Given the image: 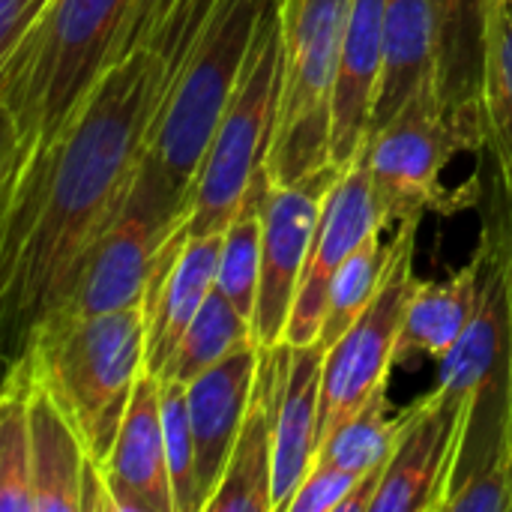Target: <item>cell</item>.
Listing matches in <instances>:
<instances>
[{"instance_id":"6da1fadb","label":"cell","mask_w":512,"mask_h":512,"mask_svg":"<svg viewBox=\"0 0 512 512\" xmlns=\"http://www.w3.org/2000/svg\"><path fill=\"white\" fill-rule=\"evenodd\" d=\"M216 0H144L135 45L105 72L33 183L0 207L6 360L66 297L93 243L120 219L168 84Z\"/></svg>"},{"instance_id":"7a4b0ae2","label":"cell","mask_w":512,"mask_h":512,"mask_svg":"<svg viewBox=\"0 0 512 512\" xmlns=\"http://www.w3.org/2000/svg\"><path fill=\"white\" fill-rule=\"evenodd\" d=\"M144 0H54L0 60V207L42 171L105 72L135 45Z\"/></svg>"},{"instance_id":"3957f363","label":"cell","mask_w":512,"mask_h":512,"mask_svg":"<svg viewBox=\"0 0 512 512\" xmlns=\"http://www.w3.org/2000/svg\"><path fill=\"white\" fill-rule=\"evenodd\" d=\"M273 0H216L201 36L180 60L147 135L126 213L168 231L186 222L192 186L237 87L255 27Z\"/></svg>"},{"instance_id":"277c9868","label":"cell","mask_w":512,"mask_h":512,"mask_svg":"<svg viewBox=\"0 0 512 512\" xmlns=\"http://www.w3.org/2000/svg\"><path fill=\"white\" fill-rule=\"evenodd\" d=\"M81 435L90 459L105 462L138 378L147 372V309L96 318H48L15 354Z\"/></svg>"},{"instance_id":"5b68a950","label":"cell","mask_w":512,"mask_h":512,"mask_svg":"<svg viewBox=\"0 0 512 512\" xmlns=\"http://www.w3.org/2000/svg\"><path fill=\"white\" fill-rule=\"evenodd\" d=\"M354 0H279L282 90L267 174L291 186L333 165V96Z\"/></svg>"},{"instance_id":"8992f818","label":"cell","mask_w":512,"mask_h":512,"mask_svg":"<svg viewBox=\"0 0 512 512\" xmlns=\"http://www.w3.org/2000/svg\"><path fill=\"white\" fill-rule=\"evenodd\" d=\"M282 90V27L279 0H273L252 36L237 87L216 126L198 180L192 186L183 237L222 234L240 213L249 189L267 174V156L276 129Z\"/></svg>"},{"instance_id":"52a82bcc","label":"cell","mask_w":512,"mask_h":512,"mask_svg":"<svg viewBox=\"0 0 512 512\" xmlns=\"http://www.w3.org/2000/svg\"><path fill=\"white\" fill-rule=\"evenodd\" d=\"M483 147H489L483 117H450L435 84L420 90L363 147L384 225L420 222L426 210H453L441 174L459 153H480Z\"/></svg>"},{"instance_id":"ba28073f","label":"cell","mask_w":512,"mask_h":512,"mask_svg":"<svg viewBox=\"0 0 512 512\" xmlns=\"http://www.w3.org/2000/svg\"><path fill=\"white\" fill-rule=\"evenodd\" d=\"M417 228L420 222L414 219L396 225L387 267L372 303L339 336V342L327 348L324 378H321L318 447L387 384L390 369L396 366V345H399L405 309L420 282L414 276Z\"/></svg>"},{"instance_id":"9c48e42d","label":"cell","mask_w":512,"mask_h":512,"mask_svg":"<svg viewBox=\"0 0 512 512\" xmlns=\"http://www.w3.org/2000/svg\"><path fill=\"white\" fill-rule=\"evenodd\" d=\"M339 165H327L312 177L273 186L261 207V288L252 318V333L261 348L285 345V327L294 312L297 288L312 252V240L324 213V201L336 180Z\"/></svg>"},{"instance_id":"30bf717a","label":"cell","mask_w":512,"mask_h":512,"mask_svg":"<svg viewBox=\"0 0 512 512\" xmlns=\"http://www.w3.org/2000/svg\"><path fill=\"white\" fill-rule=\"evenodd\" d=\"M465 408L468 399L435 387L402 411V432L369 512H441L456 471Z\"/></svg>"},{"instance_id":"8fae6325","label":"cell","mask_w":512,"mask_h":512,"mask_svg":"<svg viewBox=\"0 0 512 512\" xmlns=\"http://www.w3.org/2000/svg\"><path fill=\"white\" fill-rule=\"evenodd\" d=\"M381 228L387 225L375 201L369 162L360 153L357 162L342 168V177L324 201L312 252L297 288L294 312L285 327V345H312L321 339L327 315V288L333 276Z\"/></svg>"},{"instance_id":"7c38bea8","label":"cell","mask_w":512,"mask_h":512,"mask_svg":"<svg viewBox=\"0 0 512 512\" xmlns=\"http://www.w3.org/2000/svg\"><path fill=\"white\" fill-rule=\"evenodd\" d=\"M171 234L174 231L123 210L120 219L93 243L87 258L81 261L66 297L42 321L96 318L144 306L150 279L159 267L162 246Z\"/></svg>"},{"instance_id":"4fadbf2b","label":"cell","mask_w":512,"mask_h":512,"mask_svg":"<svg viewBox=\"0 0 512 512\" xmlns=\"http://www.w3.org/2000/svg\"><path fill=\"white\" fill-rule=\"evenodd\" d=\"M288 375V345L261 348V366L249 411L234 441L225 477L204 512H276V420Z\"/></svg>"},{"instance_id":"5bb4252c","label":"cell","mask_w":512,"mask_h":512,"mask_svg":"<svg viewBox=\"0 0 512 512\" xmlns=\"http://www.w3.org/2000/svg\"><path fill=\"white\" fill-rule=\"evenodd\" d=\"M258 366H261V345L252 342L186 384L195 459H198V492L204 510L225 477L234 441L240 435L243 417L252 402Z\"/></svg>"},{"instance_id":"9a60e30c","label":"cell","mask_w":512,"mask_h":512,"mask_svg":"<svg viewBox=\"0 0 512 512\" xmlns=\"http://www.w3.org/2000/svg\"><path fill=\"white\" fill-rule=\"evenodd\" d=\"M117 512H177L165 456L159 378L144 372L135 384L117 441L102 462Z\"/></svg>"},{"instance_id":"2e32d148","label":"cell","mask_w":512,"mask_h":512,"mask_svg":"<svg viewBox=\"0 0 512 512\" xmlns=\"http://www.w3.org/2000/svg\"><path fill=\"white\" fill-rule=\"evenodd\" d=\"M384 15H387V0L351 3L336 96H333L330 159L339 168L357 162V156L369 141V123L378 96L381 66H384Z\"/></svg>"},{"instance_id":"e0dca14e","label":"cell","mask_w":512,"mask_h":512,"mask_svg":"<svg viewBox=\"0 0 512 512\" xmlns=\"http://www.w3.org/2000/svg\"><path fill=\"white\" fill-rule=\"evenodd\" d=\"M222 234L189 237L180 252L159 261L147 291V372L162 375L177 342L216 288Z\"/></svg>"},{"instance_id":"ac0fdd59","label":"cell","mask_w":512,"mask_h":512,"mask_svg":"<svg viewBox=\"0 0 512 512\" xmlns=\"http://www.w3.org/2000/svg\"><path fill=\"white\" fill-rule=\"evenodd\" d=\"M495 0H432L435 93L450 117H483L489 21Z\"/></svg>"},{"instance_id":"d6986e66","label":"cell","mask_w":512,"mask_h":512,"mask_svg":"<svg viewBox=\"0 0 512 512\" xmlns=\"http://www.w3.org/2000/svg\"><path fill=\"white\" fill-rule=\"evenodd\" d=\"M324 357H327L324 342L288 345V375H285L279 420H276V468H273L276 512H285L318 453Z\"/></svg>"},{"instance_id":"ffe728a7","label":"cell","mask_w":512,"mask_h":512,"mask_svg":"<svg viewBox=\"0 0 512 512\" xmlns=\"http://www.w3.org/2000/svg\"><path fill=\"white\" fill-rule=\"evenodd\" d=\"M435 84V15L432 0H387L384 66L369 135L384 129L420 90Z\"/></svg>"},{"instance_id":"44dd1931","label":"cell","mask_w":512,"mask_h":512,"mask_svg":"<svg viewBox=\"0 0 512 512\" xmlns=\"http://www.w3.org/2000/svg\"><path fill=\"white\" fill-rule=\"evenodd\" d=\"M477 306H480L477 255L471 258L468 267H462L444 282H417L405 309V321L396 345V363L417 354L441 360L462 339Z\"/></svg>"},{"instance_id":"7402d4cb","label":"cell","mask_w":512,"mask_h":512,"mask_svg":"<svg viewBox=\"0 0 512 512\" xmlns=\"http://www.w3.org/2000/svg\"><path fill=\"white\" fill-rule=\"evenodd\" d=\"M30 432L33 512H78L81 477L90 453L75 426L42 387H33L30 393Z\"/></svg>"},{"instance_id":"603a6c76","label":"cell","mask_w":512,"mask_h":512,"mask_svg":"<svg viewBox=\"0 0 512 512\" xmlns=\"http://www.w3.org/2000/svg\"><path fill=\"white\" fill-rule=\"evenodd\" d=\"M0 390V510L33 512V432L30 393L36 387L24 357L6 360Z\"/></svg>"},{"instance_id":"cb8c5ba5","label":"cell","mask_w":512,"mask_h":512,"mask_svg":"<svg viewBox=\"0 0 512 512\" xmlns=\"http://www.w3.org/2000/svg\"><path fill=\"white\" fill-rule=\"evenodd\" d=\"M402 432V414H393L387 384L351 417L345 420L315 453L312 465L333 468L348 477H369L384 471L396 438Z\"/></svg>"},{"instance_id":"d4e9b609","label":"cell","mask_w":512,"mask_h":512,"mask_svg":"<svg viewBox=\"0 0 512 512\" xmlns=\"http://www.w3.org/2000/svg\"><path fill=\"white\" fill-rule=\"evenodd\" d=\"M252 342H255L252 321L243 318L237 312V306L219 288H213L207 303L201 306V312L195 315V321L177 342V348L159 378H174V381L189 384L195 375L207 372L210 366L222 363L225 357H231L234 351H240Z\"/></svg>"},{"instance_id":"484cf974","label":"cell","mask_w":512,"mask_h":512,"mask_svg":"<svg viewBox=\"0 0 512 512\" xmlns=\"http://www.w3.org/2000/svg\"><path fill=\"white\" fill-rule=\"evenodd\" d=\"M270 189V174L258 177L249 189L240 213L222 231L216 288L237 306L243 318H255L261 288V207Z\"/></svg>"},{"instance_id":"4316f807","label":"cell","mask_w":512,"mask_h":512,"mask_svg":"<svg viewBox=\"0 0 512 512\" xmlns=\"http://www.w3.org/2000/svg\"><path fill=\"white\" fill-rule=\"evenodd\" d=\"M483 114L498 177L512 198V0H495L486 48Z\"/></svg>"},{"instance_id":"83f0119b","label":"cell","mask_w":512,"mask_h":512,"mask_svg":"<svg viewBox=\"0 0 512 512\" xmlns=\"http://www.w3.org/2000/svg\"><path fill=\"white\" fill-rule=\"evenodd\" d=\"M387 255H390V243H384V228H381L339 267V273L327 288V315L318 342H324L327 348L336 345L339 336L366 312V306L372 303L381 285Z\"/></svg>"},{"instance_id":"f1b7e54d","label":"cell","mask_w":512,"mask_h":512,"mask_svg":"<svg viewBox=\"0 0 512 512\" xmlns=\"http://www.w3.org/2000/svg\"><path fill=\"white\" fill-rule=\"evenodd\" d=\"M159 402H162L165 456H168L177 512H204V501L198 492V459H195L186 384L174 378H159Z\"/></svg>"},{"instance_id":"f546056e","label":"cell","mask_w":512,"mask_h":512,"mask_svg":"<svg viewBox=\"0 0 512 512\" xmlns=\"http://www.w3.org/2000/svg\"><path fill=\"white\" fill-rule=\"evenodd\" d=\"M54 0H0V60L42 21Z\"/></svg>"},{"instance_id":"4dcf8cb0","label":"cell","mask_w":512,"mask_h":512,"mask_svg":"<svg viewBox=\"0 0 512 512\" xmlns=\"http://www.w3.org/2000/svg\"><path fill=\"white\" fill-rule=\"evenodd\" d=\"M504 186V183H501ZM498 237V252H501V264H504V276H507V294H510V390H512V198L504 189V204H495L489 219Z\"/></svg>"}]
</instances>
